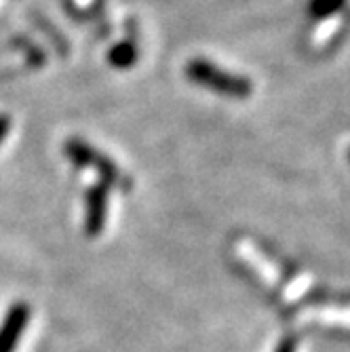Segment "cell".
Listing matches in <instances>:
<instances>
[{
  "mask_svg": "<svg viewBox=\"0 0 350 352\" xmlns=\"http://www.w3.org/2000/svg\"><path fill=\"white\" fill-rule=\"evenodd\" d=\"M344 5H346V0H312L308 11L312 17L321 19V17H329V15L342 11Z\"/></svg>",
  "mask_w": 350,
  "mask_h": 352,
  "instance_id": "8992f818",
  "label": "cell"
},
{
  "mask_svg": "<svg viewBox=\"0 0 350 352\" xmlns=\"http://www.w3.org/2000/svg\"><path fill=\"white\" fill-rule=\"evenodd\" d=\"M348 156H350V152H348Z\"/></svg>",
  "mask_w": 350,
  "mask_h": 352,
  "instance_id": "30bf717a",
  "label": "cell"
},
{
  "mask_svg": "<svg viewBox=\"0 0 350 352\" xmlns=\"http://www.w3.org/2000/svg\"><path fill=\"white\" fill-rule=\"evenodd\" d=\"M30 316H32V310L23 302H17L7 310L3 323H0V352H15L21 340V333L25 331L30 323Z\"/></svg>",
  "mask_w": 350,
  "mask_h": 352,
  "instance_id": "3957f363",
  "label": "cell"
},
{
  "mask_svg": "<svg viewBox=\"0 0 350 352\" xmlns=\"http://www.w3.org/2000/svg\"><path fill=\"white\" fill-rule=\"evenodd\" d=\"M9 126H11V118L9 116H0V142H3L9 133Z\"/></svg>",
  "mask_w": 350,
  "mask_h": 352,
  "instance_id": "ba28073f",
  "label": "cell"
},
{
  "mask_svg": "<svg viewBox=\"0 0 350 352\" xmlns=\"http://www.w3.org/2000/svg\"><path fill=\"white\" fill-rule=\"evenodd\" d=\"M186 74L193 82L207 87L221 95H230V98H237V100L249 98L253 91V85L249 78L221 70L207 59H190L186 66Z\"/></svg>",
  "mask_w": 350,
  "mask_h": 352,
  "instance_id": "6da1fadb",
  "label": "cell"
},
{
  "mask_svg": "<svg viewBox=\"0 0 350 352\" xmlns=\"http://www.w3.org/2000/svg\"><path fill=\"white\" fill-rule=\"evenodd\" d=\"M135 47L131 43H120L116 45L110 53H108V59L112 61V66L116 68H129L133 66V61H135Z\"/></svg>",
  "mask_w": 350,
  "mask_h": 352,
  "instance_id": "5b68a950",
  "label": "cell"
},
{
  "mask_svg": "<svg viewBox=\"0 0 350 352\" xmlns=\"http://www.w3.org/2000/svg\"><path fill=\"white\" fill-rule=\"evenodd\" d=\"M66 156L70 158L72 163L80 165V167H87V169H95L104 184H118V186H127L124 182V175L114 167L112 161H108V158L104 154H100L98 150H93L91 146H87L85 142L80 140H70L66 144Z\"/></svg>",
  "mask_w": 350,
  "mask_h": 352,
  "instance_id": "7a4b0ae2",
  "label": "cell"
},
{
  "mask_svg": "<svg viewBox=\"0 0 350 352\" xmlns=\"http://www.w3.org/2000/svg\"><path fill=\"white\" fill-rule=\"evenodd\" d=\"M76 3H78V5H83V7H85V5H89V3H91V0H76Z\"/></svg>",
  "mask_w": 350,
  "mask_h": 352,
  "instance_id": "9c48e42d",
  "label": "cell"
},
{
  "mask_svg": "<svg viewBox=\"0 0 350 352\" xmlns=\"http://www.w3.org/2000/svg\"><path fill=\"white\" fill-rule=\"evenodd\" d=\"M296 346H298V342L289 336V338L281 340V344L276 346V350H274V352H296Z\"/></svg>",
  "mask_w": 350,
  "mask_h": 352,
  "instance_id": "52a82bcc",
  "label": "cell"
},
{
  "mask_svg": "<svg viewBox=\"0 0 350 352\" xmlns=\"http://www.w3.org/2000/svg\"><path fill=\"white\" fill-rule=\"evenodd\" d=\"M87 215H85V232L87 236H100L106 226L108 213V184H93L87 192Z\"/></svg>",
  "mask_w": 350,
  "mask_h": 352,
  "instance_id": "277c9868",
  "label": "cell"
}]
</instances>
